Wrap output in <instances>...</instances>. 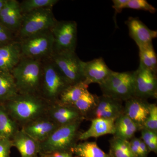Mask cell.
<instances>
[{
    "label": "cell",
    "mask_w": 157,
    "mask_h": 157,
    "mask_svg": "<svg viewBox=\"0 0 157 157\" xmlns=\"http://www.w3.org/2000/svg\"><path fill=\"white\" fill-rule=\"evenodd\" d=\"M5 104L9 115L22 125L46 115L50 104L39 95L21 94Z\"/></svg>",
    "instance_id": "obj_1"
},
{
    "label": "cell",
    "mask_w": 157,
    "mask_h": 157,
    "mask_svg": "<svg viewBox=\"0 0 157 157\" xmlns=\"http://www.w3.org/2000/svg\"><path fill=\"white\" fill-rule=\"evenodd\" d=\"M42 67L41 61L22 56L11 72L19 94H39L42 83Z\"/></svg>",
    "instance_id": "obj_2"
},
{
    "label": "cell",
    "mask_w": 157,
    "mask_h": 157,
    "mask_svg": "<svg viewBox=\"0 0 157 157\" xmlns=\"http://www.w3.org/2000/svg\"><path fill=\"white\" fill-rule=\"evenodd\" d=\"M82 121L59 127L45 141L39 143V155L70 151L79 140Z\"/></svg>",
    "instance_id": "obj_3"
},
{
    "label": "cell",
    "mask_w": 157,
    "mask_h": 157,
    "mask_svg": "<svg viewBox=\"0 0 157 157\" xmlns=\"http://www.w3.org/2000/svg\"><path fill=\"white\" fill-rule=\"evenodd\" d=\"M42 83L39 94L49 104L58 101L62 92L70 85L50 58L42 61Z\"/></svg>",
    "instance_id": "obj_4"
},
{
    "label": "cell",
    "mask_w": 157,
    "mask_h": 157,
    "mask_svg": "<svg viewBox=\"0 0 157 157\" xmlns=\"http://www.w3.org/2000/svg\"><path fill=\"white\" fill-rule=\"evenodd\" d=\"M103 95L121 101L135 97V71H112L107 79L99 85Z\"/></svg>",
    "instance_id": "obj_5"
},
{
    "label": "cell",
    "mask_w": 157,
    "mask_h": 157,
    "mask_svg": "<svg viewBox=\"0 0 157 157\" xmlns=\"http://www.w3.org/2000/svg\"><path fill=\"white\" fill-rule=\"evenodd\" d=\"M23 57L38 60L50 58L54 40L51 30L34 34L19 41Z\"/></svg>",
    "instance_id": "obj_6"
},
{
    "label": "cell",
    "mask_w": 157,
    "mask_h": 157,
    "mask_svg": "<svg viewBox=\"0 0 157 157\" xmlns=\"http://www.w3.org/2000/svg\"><path fill=\"white\" fill-rule=\"evenodd\" d=\"M57 20L52 9H43L23 14L22 22L17 34L20 40L48 30H51Z\"/></svg>",
    "instance_id": "obj_7"
},
{
    "label": "cell",
    "mask_w": 157,
    "mask_h": 157,
    "mask_svg": "<svg viewBox=\"0 0 157 157\" xmlns=\"http://www.w3.org/2000/svg\"><path fill=\"white\" fill-rule=\"evenodd\" d=\"M50 59L70 85L84 81L82 61L75 52L53 53Z\"/></svg>",
    "instance_id": "obj_8"
},
{
    "label": "cell",
    "mask_w": 157,
    "mask_h": 157,
    "mask_svg": "<svg viewBox=\"0 0 157 157\" xmlns=\"http://www.w3.org/2000/svg\"><path fill=\"white\" fill-rule=\"evenodd\" d=\"M54 43L53 53L75 52L77 25L73 21H57L51 29Z\"/></svg>",
    "instance_id": "obj_9"
},
{
    "label": "cell",
    "mask_w": 157,
    "mask_h": 157,
    "mask_svg": "<svg viewBox=\"0 0 157 157\" xmlns=\"http://www.w3.org/2000/svg\"><path fill=\"white\" fill-rule=\"evenodd\" d=\"M123 113L122 101L102 95L97 96L95 105L85 119L90 121L96 118L116 120Z\"/></svg>",
    "instance_id": "obj_10"
},
{
    "label": "cell",
    "mask_w": 157,
    "mask_h": 157,
    "mask_svg": "<svg viewBox=\"0 0 157 157\" xmlns=\"http://www.w3.org/2000/svg\"><path fill=\"white\" fill-rule=\"evenodd\" d=\"M135 97L147 100L156 99V74L139 64L135 71Z\"/></svg>",
    "instance_id": "obj_11"
},
{
    "label": "cell",
    "mask_w": 157,
    "mask_h": 157,
    "mask_svg": "<svg viewBox=\"0 0 157 157\" xmlns=\"http://www.w3.org/2000/svg\"><path fill=\"white\" fill-rule=\"evenodd\" d=\"M46 115L59 127L85 119L72 105L58 102L49 104Z\"/></svg>",
    "instance_id": "obj_12"
},
{
    "label": "cell",
    "mask_w": 157,
    "mask_h": 157,
    "mask_svg": "<svg viewBox=\"0 0 157 157\" xmlns=\"http://www.w3.org/2000/svg\"><path fill=\"white\" fill-rule=\"evenodd\" d=\"M59 127L45 115L23 125L21 129L40 143L47 139Z\"/></svg>",
    "instance_id": "obj_13"
},
{
    "label": "cell",
    "mask_w": 157,
    "mask_h": 157,
    "mask_svg": "<svg viewBox=\"0 0 157 157\" xmlns=\"http://www.w3.org/2000/svg\"><path fill=\"white\" fill-rule=\"evenodd\" d=\"M82 70L84 82L88 85L94 83L102 84L112 71L101 57L90 61H82Z\"/></svg>",
    "instance_id": "obj_14"
},
{
    "label": "cell",
    "mask_w": 157,
    "mask_h": 157,
    "mask_svg": "<svg viewBox=\"0 0 157 157\" xmlns=\"http://www.w3.org/2000/svg\"><path fill=\"white\" fill-rule=\"evenodd\" d=\"M23 17L19 2L6 0L0 13V22L14 34L18 33Z\"/></svg>",
    "instance_id": "obj_15"
},
{
    "label": "cell",
    "mask_w": 157,
    "mask_h": 157,
    "mask_svg": "<svg viewBox=\"0 0 157 157\" xmlns=\"http://www.w3.org/2000/svg\"><path fill=\"white\" fill-rule=\"evenodd\" d=\"M125 23L130 37L138 47L152 43L153 39L157 38V31L149 29L137 17H129Z\"/></svg>",
    "instance_id": "obj_16"
},
{
    "label": "cell",
    "mask_w": 157,
    "mask_h": 157,
    "mask_svg": "<svg viewBox=\"0 0 157 157\" xmlns=\"http://www.w3.org/2000/svg\"><path fill=\"white\" fill-rule=\"evenodd\" d=\"M124 113L143 128L149 113L150 103L147 100L134 97L125 101Z\"/></svg>",
    "instance_id": "obj_17"
},
{
    "label": "cell",
    "mask_w": 157,
    "mask_h": 157,
    "mask_svg": "<svg viewBox=\"0 0 157 157\" xmlns=\"http://www.w3.org/2000/svg\"><path fill=\"white\" fill-rule=\"evenodd\" d=\"M19 42L0 47V71L11 72L22 58Z\"/></svg>",
    "instance_id": "obj_18"
},
{
    "label": "cell",
    "mask_w": 157,
    "mask_h": 157,
    "mask_svg": "<svg viewBox=\"0 0 157 157\" xmlns=\"http://www.w3.org/2000/svg\"><path fill=\"white\" fill-rule=\"evenodd\" d=\"M13 147H16L21 157H39V143L20 129L11 139Z\"/></svg>",
    "instance_id": "obj_19"
},
{
    "label": "cell",
    "mask_w": 157,
    "mask_h": 157,
    "mask_svg": "<svg viewBox=\"0 0 157 157\" xmlns=\"http://www.w3.org/2000/svg\"><path fill=\"white\" fill-rule=\"evenodd\" d=\"M115 121L114 119L102 118L92 120L89 128L85 132H81L78 139L80 140H85L91 137L97 138L108 134L114 135Z\"/></svg>",
    "instance_id": "obj_20"
},
{
    "label": "cell",
    "mask_w": 157,
    "mask_h": 157,
    "mask_svg": "<svg viewBox=\"0 0 157 157\" xmlns=\"http://www.w3.org/2000/svg\"><path fill=\"white\" fill-rule=\"evenodd\" d=\"M113 137L129 141L135 137V133L142 129L123 113L115 120Z\"/></svg>",
    "instance_id": "obj_21"
},
{
    "label": "cell",
    "mask_w": 157,
    "mask_h": 157,
    "mask_svg": "<svg viewBox=\"0 0 157 157\" xmlns=\"http://www.w3.org/2000/svg\"><path fill=\"white\" fill-rule=\"evenodd\" d=\"M18 94L11 72L0 71V104L6 103Z\"/></svg>",
    "instance_id": "obj_22"
},
{
    "label": "cell",
    "mask_w": 157,
    "mask_h": 157,
    "mask_svg": "<svg viewBox=\"0 0 157 157\" xmlns=\"http://www.w3.org/2000/svg\"><path fill=\"white\" fill-rule=\"evenodd\" d=\"M70 151L78 157H111L98 147L97 142H86L77 143Z\"/></svg>",
    "instance_id": "obj_23"
},
{
    "label": "cell",
    "mask_w": 157,
    "mask_h": 157,
    "mask_svg": "<svg viewBox=\"0 0 157 157\" xmlns=\"http://www.w3.org/2000/svg\"><path fill=\"white\" fill-rule=\"evenodd\" d=\"M19 130L18 124L9 115L4 106L0 104V138L11 140Z\"/></svg>",
    "instance_id": "obj_24"
},
{
    "label": "cell",
    "mask_w": 157,
    "mask_h": 157,
    "mask_svg": "<svg viewBox=\"0 0 157 157\" xmlns=\"http://www.w3.org/2000/svg\"><path fill=\"white\" fill-rule=\"evenodd\" d=\"M88 86L84 81L70 85L62 92L57 102L66 105H72L88 89Z\"/></svg>",
    "instance_id": "obj_25"
},
{
    "label": "cell",
    "mask_w": 157,
    "mask_h": 157,
    "mask_svg": "<svg viewBox=\"0 0 157 157\" xmlns=\"http://www.w3.org/2000/svg\"><path fill=\"white\" fill-rule=\"evenodd\" d=\"M140 64L155 74L157 72V55L152 43L138 47Z\"/></svg>",
    "instance_id": "obj_26"
},
{
    "label": "cell",
    "mask_w": 157,
    "mask_h": 157,
    "mask_svg": "<svg viewBox=\"0 0 157 157\" xmlns=\"http://www.w3.org/2000/svg\"><path fill=\"white\" fill-rule=\"evenodd\" d=\"M109 155L111 157H135L129 141L113 137L109 141Z\"/></svg>",
    "instance_id": "obj_27"
},
{
    "label": "cell",
    "mask_w": 157,
    "mask_h": 157,
    "mask_svg": "<svg viewBox=\"0 0 157 157\" xmlns=\"http://www.w3.org/2000/svg\"><path fill=\"white\" fill-rule=\"evenodd\" d=\"M97 96L93 94L86 90L73 106L84 117H86L93 109L96 104Z\"/></svg>",
    "instance_id": "obj_28"
},
{
    "label": "cell",
    "mask_w": 157,
    "mask_h": 157,
    "mask_svg": "<svg viewBox=\"0 0 157 157\" xmlns=\"http://www.w3.org/2000/svg\"><path fill=\"white\" fill-rule=\"evenodd\" d=\"M58 0H24L19 2L22 14L43 9H52Z\"/></svg>",
    "instance_id": "obj_29"
},
{
    "label": "cell",
    "mask_w": 157,
    "mask_h": 157,
    "mask_svg": "<svg viewBox=\"0 0 157 157\" xmlns=\"http://www.w3.org/2000/svg\"><path fill=\"white\" fill-rule=\"evenodd\" d=\"M141 139L150 151L157 153V133L152 132L147 129L143 128L141 130Z\"/></svg>",
    "instance_id": "obj_30"
},
{
    "label": "cell",
    "mask_w": 157,
    "mask_h": 157,
    "mask_svg": "<svg viewBox=\"0 0 157 157\" xmlns=\"http://www.w3.org/2000/svg\"><path fill=\"white\" fill-rule=\"evenodd\" d=\"M143 128L157 133V106L155 104H150L149 113L144 122Z\"/></svg>",
    "instance_id": "obj_31"
},
{
    "label": "cell",
    "mask_w": 157,
    "mask_h": 157,
    "mask_svg": "<svg viewBox=\"0 0 157 157\" xmlns=\"http://www.w3.org/2000/svg\"><path fill=\"white\" fill-rule=\"evenodd\" d=\"M143 10L147 11L151 13H155L157 9L150 5L146 0H129L126 9Z\"/></svg>",
    "instance_id": "obj_32"
},
{
    "label": "cell",
    "mask_w": 157,
    "mask_h": 157,
    "mask_svg": "<svg viewBox=\"0 0 157 157\" xmlns=\"http://www.w3.org/2000/svg\"><path fill=\"white\" fill-rule=\"evenodd\" d=\"M14 34L0 22V47L15 41Z\"/></svg>",
    "instance_id": "obj_33"
},
{
    "label": "cell",
    "mask_w": 157,
    "mask_h": 157,
    "mask_svg": "<svg viewBox=\"0 0 157 157\" xmlns=\"http://www.w3.org/2000/svg\"><path fill=\"white\" fill-rule=\"evenodd\" d=\"M12 147L11 140L0 138V157H10L11 149Z\"/></svg>",
    "instance_id": "obj_34"
},
{
    "label": "cell",
    "mask_w": 157,
    "mask_h": 157,
    "mask_svg": "<svg viewBox=\"0 0 157 157\" xmlns=\"http://www.w3.org/2000/svg\"><path fill=\"white\" fill-rule=\"evenodd\" d=\"M140 138L134 137L129 140L130 148L135 157H139Z\"/></svg>",
    "instance_id": "obj_35"
},
{
    "label": "cell",
    "mask_w": 157,
    "mask_h": 157,
    "mask_svg": "<svg viewBox=\"0 0 157 157\" xmlns=\"http://www.w3.org/2000/svg\"><path fill=\"white\" fill-rule=\"evenodd\" d=\"M129 0H113L112 7L115 10L116 14L121 13L123 9H126V7Z\"/></svg>",
    "instance_id": "obj_36"
},
{
    "label": "cell",
    "mask_w": 157,
    "mask_h": 157,
    "mask_svg": "<svg viewBox=\"0 0 157 157\" xmlns=\"http://www.w3.org/2000/svg\"><path fill=\"white\" fill-rule=\"evenodd\" d=\"M150 151L144 142L140 139L139 157H148Z\"/></svg>",
    "instance_id": "obj_37"
},
{
    "label": "cell",
    "mask_w": 157,
    "mask_h": 157,
    "mask_svg": "<svg viewBox=\"0 0 157 157\" xmlns=\"http://www.w3.org/2000/svg\"><path fill=\"white\" fill-rule=\"evenodd\" d=\"M49 155L51 157H78L70 151L56 152Z\"/></svg>",
    "instance_id": "obj_38"
},
{
    "label": "cell",
    "mask_w": 157,
    "mask_h": 157,
    "mask_svg": "<svg viewBox=\"0 0 157 157\" xmlns=\"http://www.w3.org/2000/svg\"><path fill=\"white\" fill-rule=\"evenodd\" d=\"M6 0H0V13L2 9L3 6L6 3Z\"/></svg>",
    "instance_id": "obj_39"
},
{
    "label": "cell",
    "mask_w": 157,
    "mask_h": 157,
    "mask_svg": "<svg viewBox=\"0 0 157 157\" xmlns=\"http://www.w3.org/2000/svg\"><path fill=\"white\" fill-rule=\"evenodd\" d=\"M39 156V157H51L49 155H41Z\"/></svg>",
    "instance_id": "obj_40"
}]
</instances>
